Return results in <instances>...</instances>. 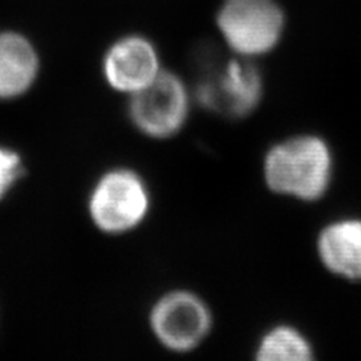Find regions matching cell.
Returning <instances> with one entry per match:
<instances>
[{"mask_svg":"<svg viewBox=\"0 0 361 361\" xmlns=\"http://www.w3.org/2000/svg\"><path fill=\"white\" fill-rule=\"evenodd\" d=\"M331 169L329 145L314 135H295L268 149L264 179L276 195L312 202L329 188Z\"/></svg>","mask_w":361,"mask_h":361,"instance_id":"1","label":"cell"},{"mask_svg":"<svg viewBox=\"0 0 361 361\" xmlns=\"http://www.w3.org/2000/svg\"><path fill=\"white\" fill-rule=\"evenodd\" d=\"M217 26L232 51L252 59L277 47L285 16L276 0H224Z\"/></svg>","mask_w":361,"mask_h":361,"instance_id":"2","label":"cell"},{"mask_svg":"<svg viewBox=\"0 0 361 361\" xmlns=\"http://www.w3.org/2000/svg\"><path fill=\"white\" fill-rule=\"evenodd\" d=\"M149 205L145 180L130 169H113L97 180L89 195L87 209L101 232L121 235L143 223Z\"/></svg>","mask_w":361,"mask_h":361,"instance_id":"3","label":"cell"},{"mask_svg":"<svg viewBox=\"0 0 361 361\" xmlns=\"http://www.w3.org/2000/svg\"><path fill=\"white\" fill-rule=\"evenodd\" d=\"M190 95L180 78L161 71L154 80L130 95L133 126L152 139H169L180 131L188 118Z\"/></svg>","mask_w":361,"mask_h":361,"instance_id":"4","label":"cell"},{"mask_svg":"<svg viewBox=\"0 0 361 361\" xmlns=\"http://www.w3.org/2000/svg\"><path fill=\"white\" fill-rule=\"evenodd\" d=\"M157 341L175 353L193 351L209 334L212 314L207 302L190 290L167 292L149 314Z\"/></svg>","mask_w":361,"mask_h":361,"instance_id":"5","label":"cell"},{"mask_svg":"<svg viewBox=\"0 0 361 361\" xmlns=\"http://www.w3.org/2000/svg\"><path fill=\"white\" fill-rule=\"evenodd\" d=\"M264 95V82L252 59L240 58L226 62L209 73L197 87V98L209 110L229 118L252 113Z\"/></svg>","mask_w":361,"mask_h":361,"instance_id":"6","label":"cell"},{"mask_svg":"<svg viewBox=\"0 0 361 361\" xmlns=\"http://www.w3.org/2000/svg\"><path fill=\"white\" fill-rule=\"evenodd\" d=\"M161 73L158 53L151 41L131 35L107 50L103 61L106 82L118 92L133 95Z\"/></svg>","mask_w":361,"mask_h":361,"instance_id":"7","label":"cell"},{"mask_svg":"<svg viewBox=\"0 0 361 361\" xmlns=\"http://www.w3.org/2000/svg\"><path fill=\"white\" fill-rule=\"evenodd\" d=\"M39 73L38 51L25 35L0 32V99L25 95Z\"/></svg>","mask_w":361,"mask_h":361,"instance_id":"8","label":"cell"},{"mask_svg":"<svg viewBox=\"0 0 361 361\" xmlns=\"http://www.w3.org/2000/svg\"><path fill=\"white\" fill-rule=\"evenodd\" d=\"M324 267L345 279H361V220H338L324 228L318 238Z\"/></svg>","mask_w":361,"mask_h":361,"instance_id":"9","label":"cell"},{"mask_svg":"<svg viewBox=\"0 0 361 361\" xmlns=\"http://www.w3.org/2000/svg\"><path fill=\"white\" fill-rule=\"evenodd\" d=\"M255 361H314L310 342L290 325H277L259 342Z\"/></svg>","mask_w":361,"mask_h":361,"instance_id":"10","label":"cell"},{"mask_svg":"<svg viewBox=\"0 0 361 361\" xmlns=\"http://www.w3.org/2000/svg\"><path fill=\"white\" fill-rule=\"evenodd\" d=\"M25 175V164L21 157L5 146H0V202Z\"/></svg>","mask_w":361,"mask_h":361,"instance_id":"11","label":"cell"}]
</instances>
